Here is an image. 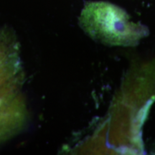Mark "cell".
Masks as SVG:
<instances>
[{
	"mask_svg": "<svg viewBox=\"0 0 155 155\" xmlns=\"http://www.w3.org/2000/svg\"><path fill=\"white\" fill-rule=\"evenodd\" d=\"M79 21L89 37L110 46H134L148 32L144 25L131 22L123 9L106 2L87 3Z\"/></svg>",
	"mask_w": 155,
	"mask_h": 155,
	"instance_id": "obj_1",
	"label": "cell"
},
{
	"mask_svg": "<svg viewBox=\"0 0 155 155\" xmlns=\"http://www.w3.org/2000/svg\"><path fill=\"white\" fill-rule=\"evenodd\" d=\"M18 85L0 87V142L17 134L24 124L25 107Z\"/></svg>",
	"mask_w": 155,
	"mask_h": 155,
	"instance_id": "obj_2",
	"label": "cell"
},
{
	"mask_svg": "<svg viewBox=\"0 0 155 155\" xmlns=\"http://www.w3.org/2000/svg\"><path fill=\"white\" fill-rule=\"evenodd\" d=\"M20 73L17 39L11 30L3 29L0 30V87L19 83Z\"/></svg>",
	"mask_w": 155,
	"mask_h": 155,
	"instance_id": "obj_3",
	"label": "cell"
}]
</instances>
